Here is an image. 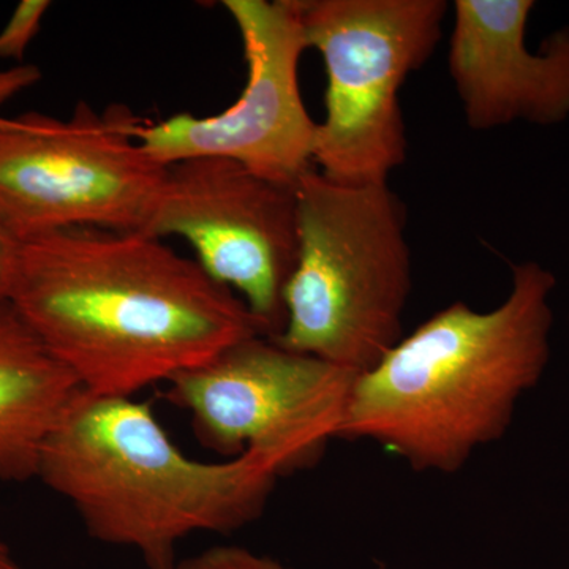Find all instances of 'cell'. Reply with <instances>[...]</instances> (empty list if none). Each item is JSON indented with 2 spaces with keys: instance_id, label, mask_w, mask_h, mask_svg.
I'll use <instances>...</instances> for the list:
<instances>
[{
  "instance_id": "obj_1",
  "label": "cell",
  "mask_w": 569,
  "mask_h": 569,
  "mask_svg": "<svg viewBox=\"0 0 569 569\" xmlns=\"http://www.w3.org/2000/svg\"><path fill=\"white\" fill-rule=\"evenodd\" d=\"M10 301L97 396L133 397L263 336L234 291L142 233L69 228L22 241Z\"/></svg>"
},
{
  "instance_id": "obj_2",
  "label": "cell",
  "mask_w": 569,
  "mask_h": 569,
  "mask_svg": "<svg viewBox=\"0 0 569 569\" xmlns=\"http://www.w3.org/2000/svg\"><path fill=\"white\" fill-rule=\"evenodd\" d=\"M557 279L512 266L500 306L452 302L356 377L339 440L372 441L415 471L458 473L501 440L550 359Z\"/></svg>"
},
{
  "instance_id": "obj_3",
  "label": "cell",
  "mask_w": 569,
  "mask_h": 569,
  "mask_svg": "<svg viewBox=\"0 0 569 569\" xmlns=\"http://www.w3.org/2000/svg\"><path fill=\"white\" fill-rule=\"evenodd\" d=\"M89 537L137 550L149 569L174 567L179 542L230 535L263 516L279 477L260 456L187 458L149 402L81 389L41 448L39 475Z\"/></svg>"
},
{
  "instance_id": "obj_4",
  "label": "cell",
  "mask_w": 569,
  "mask_h": 569,
  "mask_svg": "<svg viewBox=\"0 0 569 569\" xmlns=\"http://www.w3.org/2000/svg\"><path fill=\"white\" fill-rule=\"evenodd\" d=\"M295 189L298 260L272 340L359 376L403 337L413 288L406 209L388 182H337L316 167Z\"/></svg>"
},
{
  "instance_id": "obj_5",
  "label": "cell",
  "mask_w": 569,
  "mask_h": 569,
  "mask_svg": "<svg viewBox=\"0 0 569 569\" xmlns=\"http://www.w3.org/2000/svg\"><path fill=\"white\" fill-rule=\"evenodd\" d=\"M298 9L328 77L313 167L337 182L387 183L408 152L400 89L432 59L448 2L298 0Z\"/></svg>"
},
{
  "instance_id": "obj_6",
  "label": "cell",
  "mask_w": 569,
  "mask_h": 569,
  "mask_svg": "<svg viewBox=\"0 0 569 569\" xmlns=\"http://www.w3.org/2000/svg\"><path fill=\"white\" fill-rule=\"evenodd\" d=\"M134 119L84 102L67 119L0 116V222L20 242L69 228L146 234L168 164L133 137Z\"/></svg>"
},
{
  "instance_id": "obj_7",
  "label": "cell",
  "mask_w": 569,
  "mask_h": 569,
  "mask_svg": "<svg viewBox=\"0 0 569 569\" xmlns=\"http://www.w3.org/2000/svg\"><path fill=\"white\" fill-rule=\"evenodd\" d=\"M356 377L252 336L168 380L164 399L190 413L206 448L230 459L253 452L284 478L316 467L339 440Z\"/></svg>"
},
{
  "instance_id": "obj_8",
  "label": "cell",
  "mask_w": 569,
  "mask_h": 569,
  "mask_svg": "<svg viewBox=\"0 0 569 569\" xmlns=\"http://www.w3.org/2000/svg\"><path fill=\"white\" fill-rule=\"evenodd\" d=\"M241 36L247 81L230 108L209 118L183 112L160 122L134 119L132 133L160 163L220 157L295 187L313 167L317 121L299 88L307 47L298 0H223Z\"/></svg>"
},
{
  "instance_id": "obj_9",
  "label": "cell",
  "mask_w": 569,
  "mask_h": 569,
  "mask_svg": "<svg viewBox=\"0 0 569 569\" xmlns=\"http://www.w3.org/2000/svg\"><path fill=\"white\" fill-rule=\"evenodd\" d=\"M146 234L186 239L206 274L238 291L261 335L283 331L299 250L295 187L220 157L182 160L168 167Z\"/></svg>"
},
{
  "instance_id": "obj_10",
  "label": "cell",
  "mask_w": 569,
  "mask_h": 569,
  "mask_svg": "<svg viewBox=\"0 0 569 569\" xmlns=\"http://www.w3.org/2000/svg\"><path fill=\"white\" fill-rule=\"evenodd\" d=\"M533 0H456L448 69L463 118L478 132L569 119V28L527 44Z\"/></svg>"
},
{
  "instance_id": "obj_11",
  "label": "cell",
  "mask_w": 569,
  "mask_h": 569,
  "mask_svg": "<svg viewBox=\"0 0 569 569\" xmlns=\"http://www.w3.org/2000/svg\"><path fill=\"white\" fill-rule=\"evenodd\" d=\"M81 389L13 302H0V479L37 478L41 448Z\"/></svg>"
},
{
  "instance_id": "obj_12",
  "label": "cell",
  "mask_w": 569,
  "mask_h": 569,
  "mask_svg": "<svg viewBox=\"0 0 569 569\" xmlns=\"http://www.w3.org/2000/svg\"><path fill=\"white\" fill-rule=\"evenodd\" d=\"M50 7L48 0H21L18 3L6 28L0 31V59L22 61Z\"/></svg>"
},
{
  "instance_id": "obj_13",
  "label": "cell",
  "mask_w": 569,
  "mask_h": 569,
  "mask_svg": "<svg viewBox=\"0 0 569 569\" xmlns=\"http://www.w3.org/2000/svg\"><path fill=\"white\" fill-rule=\"evenodd\" d=\"M171 569H295L264 553L241 546H213L189 559L178 560Z\"/></svg>"
},
{
  "instance_id": "obj_14",
  "label": "cell",
  "mask_w": 569,
  "mask_h": 569,
  "mask_svg": "<svg viewBox=\"0 0 569 569\" xmlns=\"http://www.w3.org/2000/svg\"><path fill=\"white\" fill-rule=\"evenodd\" d=\"M21 242L0 222V302L9 301Z\"/></svg>"
},
{
  "instance_id": "obj_15",
  "label": "cell",
  "mask_w": 569,
  "mask_h": 569,
  "mask_svg": "<svg viewBox=\"0 0 569 569\" xmlns=\"http://www.w3.org/2000/svg\"><path fill=\"white\" fill-rule=\"evenodd\" d=\"M40 80L39 67L29 66V63L9 70H0V107L17 97L18 93L36 86Z\"/></svg>"
},
{
  "instance_id": "obj_16",
  "label": "cell",
  "mask_w": 569,
  "mask_h": 569,
  "mask_svg": "<svg viewBox=\"0 0 569 569\" xmlns=\"http://www.w3.org/2000/svg\"><path fill=\"white\" fill-rule=\"evenodd\" d=\"M0 569H26L14 559L13 552L3 541H0Z\"/></svg>"
},
{
  "instance_id": "obj_17",
  "label": "cell",
  "mask_w": 569,
  "mask_h": 569,
  "mask_svg": "<svg viewBox=\"0 0 569 569\" xmlns=\"http://www.w3.org/2000/svg\"><path fill=\"white\" fill-rule=\"evenodd\" d=\"M378 569H387V568L381 567V568H378Z\"/></svg>"
}]
</instances>
